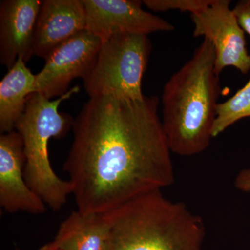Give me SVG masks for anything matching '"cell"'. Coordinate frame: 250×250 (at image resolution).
<instances>
[{"label": "cell", "instance_id": "obj_1", "mask_svg": "<svg viewBox=\"0 0 250 250\" xmlns=\"http://www.w3.org/2000/svg\"><path fill=\"white\" fill-rule=\"evenodd\" d=\"M159 100L95 97L74 121L63 164L77 210L104 213L174 182Z\"/></svg>", "mask_w": 250, "mask_h": 250}, {"label": "cell", "instance_id": "obj_2", "mask_svg": "<svg viewBox=\"0 0 250 250\" xmlns=\"http://www.w3.org/2000/svg\"><path fill=\"white\" fill-rule=\"evenodd\" d=\"M213 44L204 39L193 55L166 82L162 125L171 150L192 156L209 146L220 93Z\"/></svg>", "mask_w": 250, "mask_h": 250}, {"label": "cell", "instance_id": "obj_3", "mask_svg": "<svg viewBox=\"0 0 250 250\" xmlns=\"http://www.w3.org/2000/svg\"><path fill=\"white\" fill-rule=\"evenodd\" d=\"M108 250H202L205 223L162 190L147 192L108 212Z\"/></svg>", "mask_w": 250, "mask_h": 250}, {"label": "cell", "instance_id": "obj_4", "mask_svg": "<svg viewBox=\"0 0 250 250\" xmlns=\"http://www.w3.org/2000/svg\"><path fill=\"white\" fill-rule=\"evenodd\" d=\"M80 90L76 85L54 100H49L38 93L31 94L15 127L24 143L26 182L54 211L62 209L67 203L69 195H72V187L70 181L61 179L52 168L49 141L62 139L72 129L75 119L70 115L60 113L59 107Z\"/></svg>", "mask_w": 250, "mask_h": 250}, {"label": "cell", "instance_id": "obj_5", "mask_svg": "<svg viewBox=\"0 0 250 250\" xmlns=\"http://www.w3.org/2000/svg\"><path fill=\"white\" fill-rule=\"evenodd\" d=\"M151 50L152 44L146 35L118 34L102 42L95 64L83 80L90 98H144L143 77Z\"/></svg>", "mask_w": 250, "mask_h": 250}, {"label": "cell", "instance_id": "obj_6", "mask_svg": "<svg viewBox=\"0 0 250 250\" xmlns=\"http://www.w3.org/2000/svg\"><path fill=\"white\" fill-rule=\"evenodd\" d=\"M229 0H213L204 11L191 14L195 37L203 36L215 49V72L220 75L226 67H236L242 73L250 70V56L246 48L244 31Z\"/></svg>", "mask_w": 250, "mask_h": 250}, {"label": "cell", "instance_id": "obj_7", "mask_svg": "<svg viewBox=\"0 0 250 250\" xmlns=\"http://www.w3.org/2000/svg\"><path fill=\"white\" fill-rule=\"evenodd\" d=\"M102 41L89 31L77 34L46 59L39 73L36 75L34 93L52 100L67 93L72 81L84 80L98 57Z\"/></svg>", "mask_w": 250, "mask_h": 250}, {"label": "cell", "instance_id": "obj_8", "mask_svg": "<svg viewBox=\"0 0 250 250\" xmlns=\"http://www.w3.org/2000/svg\"><path fill=\"white\" fill-rule=\"evenodd\" d=\"M86 30L102 42L123 34L146 35L171 31L174 27L159 16L142 8L136 0H83Z\"/></svg>", "mask_w": 250, "mask_h": 250}, {"label": "cell", "instance_id": "obj_9", "mask_svg": "<svg viewBox=\"0 0 250 250\" xmlns=\"http://www.w3.org/2000/svg\"><path fill=\"white\" fill-rule=\"evenodd\" d=\"M26 158L22 136L16 130L0 136V206L8 213L39 215L46 205L24 178Z\"/></svg>", "mask_w": 250, "mask_h": 250}, {"label": "cell", "instance_id": "obj_10", "mask_svg": "<svg viewBox=\"0 0 250 250\" xmlns=\"http://www.w3.org/2000/svg\"><path fill=\"white\" fill-rule=\"evenodd\" d=\"M85 30L83 0H43L36 22L33 55L46 60L55 49Z\"/></svg>", "mask_w": 250, "mask_h": 250}, {"label": "cell", "instance_id": "obj_11", "mask_svg": "<svg viewBox=\"0 0 250 250\" xmlns=\"http://www.w3.org/2000/svg\"><path fill=\"white\" fill-rule=\"evenodd\" d=\"M42 1L3 0L0 2V62L9 70L18 58L33 57L36 22Z\"/></svg>", "mask_w": 250, "mask_h": 250}, {"label": "cell", "instance_id": "obj_12", "mask_svg": "<svg viewBox=\"0 0 250 250\" xmlns=\"http://www.w3.org/2000/svg\"><path fill=\"white\" fill-rule=\"evenodd\" d=\"M109 214L72 211L61 223L54 243L62 250H108Z\"/></svg>", "mask_w": 250, "mask_h": 250}, {"label": "cell", "instance_id": "obj_13", "mask_svg": "<svg viewBox=\"0 0 250 250\" xmlns=\"http://www.w3.org/2000/svg\"><path fill=\"white\" fill-rule=\"evenodd\" d=\"M36 75L18 58L14 66L0 82V131L15 130L16 123L25 110L29 95L34 93Z\"/></svg>", "mask_w": 250, "mask_h": 250}, {"label": "cell", "instance_id": "obj_14", "mask_svg": "<svg viewBox=\"0 0 250 250\" xmlns=\"http://www.w3.org/2000/svg\"><path fill=\"white\" fill-rule=\"evenodd\" d=\"M247 117H250V78L231 98L217 104L212 137H216L237 121Z\"/></svg>", "mask_w": 250, "mask_h": 250}, {"label": "cell", "instance_id": "obj_15", "mask_svg": "<svg viewBox=\"0 0 250 250\" xmlns=\"http://www.w3.org/2000/svg\"><path fill=\"white\" fill-rule=\"evenodd\" d=\"M213 0H144L143 4L154 11L179 10L196 14L204 11L213 3Z\"/></svg>", "mask_w": 250, "mask_h": 250}, {"label": "cell", "instance_id": "obj_16", "mask_svg": "<svg viewBox=\"0 0 250 250\" xmlns=\"http://www.w3.org/2000/svg\"><path fill=\"white\" fill-rule=\"evenodd\" d=\"M233 11L242 29L250 36V1H240Z\"/></svg>", "mask_w": 250, "mask_h": 250}, {"label": "cell", "instance_id": "obj_17", "mask_svg": "<svg viewBox=\"0 0 250 250\" xmlns=\"http://www.w3.org/2000/svg\"><path fill=\"white\" fill-rule=\"evenodd\" d=\"M234 184L238 190L250 192V168L241 170L236 176Z\"/></svg>", "mask_w": 250, "mask_h": 250}, {"label": "cell", "instance_id": "obj_18", "mask_svg": "<svg viewBox=\"0 0 250 250\" xmlns=\"http://www.w3.org/2000/svg\"><path fill=\"white\" fill-rule=\"evenodd\" d=\"M37 250H62L59 248L53 241L50 243H46L43 246H41Z\"/></svg>", "mask_w": 250, "mask_h": 250}, {"label": "cell", "instance_id": "obj_19", "mask_svg": "<svg viewBox=\"0 0 250 250\" xmlns=\"http://www.w3.org/2000/svg\"><path fill=\"white\" fill-rule=\"evenodd\" d=\"M21 250L18 249V248H16V250Z\"/></svg>", "mask_w": 250, "mask_h": 250}]
</instances>
